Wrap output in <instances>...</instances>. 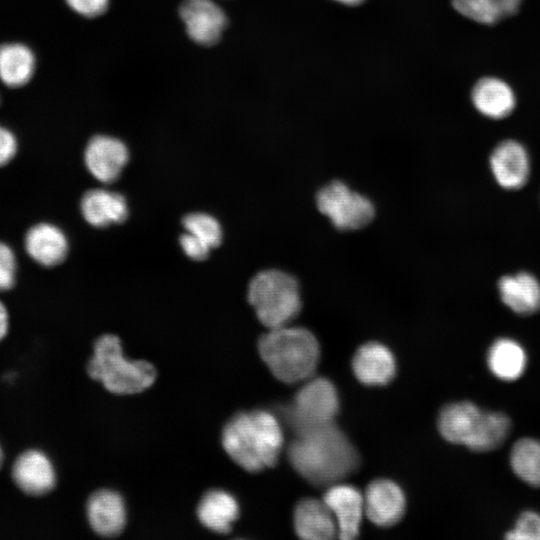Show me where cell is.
I'll return each mask as SVG.
<instances>
[{
  "label": "cell",
  "mask_w": 540,
  "mask_h": 540,
  "mask_svg": "<svg viewBox=\"0 0 540 540\" xmlns=\"http://www.w3.org/2000/svg\"><path fill=\"white\" fill-rule=\"evenodd\" d=\"M293 468L316 486H331L359 465V456L334 423L297 434L287 449Z\"/></svg>",
  "instance_id": "obj_1"
},
{
  "label": "cell",
  "mask_w": 540,
  "mask_h": 540,
  "mask_svg": "<svg viewBox=\"0 0 540 540\" xmlns=\"http://www.w3.org/2000/svg\"><path fill=\"white\" fill-rule=\"evenodd\" d=\"M221 441L236 464L256 473L277 463L284 439L277 418L259 409L235 414L224 426Z\"/></svg>",
  "instance_id": "obj_2"
},
{
  "label": "cell",
  "mask_w": 540,
  "mask_h": 540,
  "mask_svg": "<svg viewBox=\"0 0 540 540\" xmlns=\"http://www.w3.org/2000/svg\"><path fill=\"white\" fill-rule=\"evenodd\" d=\"M258 351L271 373L290 384L309 379L320 357L315 335L290 324L268 329L258 340Z\"/></svg>",
  "instance_id": "obj_3"
},
{
  "label": "cell",
  "mask_w": 540,
  "mask_h": 540,
  "mask_svg": "<svg viewBox=\"0 0 540 540\" xmlns=\"http://www.w3.org/2000/svg\"><path fill=\"white\" fill-rule=\"evenodd\" d=\"M437 425L445 440L476 452L498 448L511 429L510 419L504 413L483 411L467 401L443 407Z\"/></svg>",
  "instance_id": "obj_4"
},
{
  "label": "cell",
  "mask_w": 540,
  "mask_h": 540,
  "mask_svg": "<svg viewBox=\"0 0 540 540\" xmlns=\"http://www.w3.org/2000/svg\"><path fill=\"white\" fill-rule=\"evenodd\" d=\"M87 373L109 392L119 395L143 392L155 382L157 376L152 363L126 359L120 339L113 334L102 335L96 340Z\"/></svg>",
  "instance_id": "obj_5"
},
{
  "label": "cell",
  "mask_w": 540,
  "mask_h": 540,
  "mask_svg": "<svg viewBox=\"0 0 540 540\" xmlns=\"http://www.w3.org/2000/svg\"><path fill=\"white\" fill-rule=\"evenodd\" d=\"M247 299L258 320L268 329L289 325L301 310L296 278L279 269H266L251 279Z\"/></svg>",
  "instance_id": "obj_6"
},
{
  "label": "cell",
  "mask_w": 540,
  "mask_h": 540,
  "mask_svg": "<svg viewBox=\"0 0 540 540\" xmlns=\"http://www.w3.org/2000/svg\"><path fill=\"white\" fill-rule=\"evenodd\" d=\"M339 411L338 393L333 383L323 377L308 380L284 409L285 420L295 435L333 423Z\"/></svg>",
  "instance_id": "obj_7"
},
{
  "label": "cell",
  "mask_w": 540,
  "mask_h": 540,
  "mask_svg": "<svg viewBox=\"0 0 540 540\" xmlns=\"http://www.w3.org/2000/svg\"><path fill=\"white\" fill-rule=\"evenodd\" d=\"M316 204L318 210L340 230L363 228L375 215L374 205L369 198L338 180L317 192Z\"/></svg>",
  "instance_id": "obj_8"
},
{
  "label": "cell",
  "mask_w": 540,
  "mask_h": 540,
  "mask_svg": "<svg viewBox=\"0 0 540 540\" xmlns=\"http://www.w3.org/2000/svg\"><path fill=\"white\" fill-rule=\"evenodd\" d=\"M180 16L188 36L204 46L216 44L227 25L225 12L212 0H184Z\"/></svg>",
  "instance_id": "obj_9"
},
{
  "label": "cell",
  "mask_w": 540,
  "mask_h": 540,
  "mask_svg": "<svg viewBox=\"0 0 540 540\" xmlns=\"http://www.w3.org/2000/svg\"><path fill=\"white\" fill-rule=\"evenodd\" d=\"M129 158L126 145L108 135L92 137L85 149L84 161L88 171L100 182L115 181Z\"/></svg>",
  "instance_id": "obj_10"
},
{
  "label": "cell",
  "mask_w": 540,
  "mask_h": 540,
  "mask_svg": "<svg viewBox=\"0 0 540 540\" xmlns=\"http://www.w3.org/2000/svg\"><path fill=\"white\" fill-rule=\"evenodd\" d=\"M338 527V536L351 540L358 536L364 509V496L351 485L333 484L323 496Z\"/></svg>",
  "instance_id": "obj_11"
},
{
  "label": "cell",
  "mask_w": 540,
  "mask_h": 540,
  "mask_svg": "<svg viewBox=\"0 0 540 540\" xmlns=\"http://www.w3.org/2000/svg\"><path fill=\"white\" fill-rule=\"evenodd\" d=\"M405 495L398 484L388 479L372 481L364 494L365 514L381 527L396 524L404 515Z\"/></svg>",
  "instance_id": "obj_12"
},
{
  "label": "cell",
  "mask_w": 540,
  "mask_h": 540,
  "mask_svg": "<svg viewBox=\"0 0 540 540\" xmlns=\"http://www.w3.org/2000/svg\"><path fill=\"white\" fill-rule=\"evenodd\" d=\"M352 370L362 384L386 385L396 375V361L390 349L382 343L367 342L355 352Z\"/></svg>",
  "instance_id": "obj_13"
},
{
  "label": "cell",
  "mask_w": 540,
  "mask_h": 540,
  "mask_svg": "<svg viewBox=\"0 0 540 540\" xmlns=\"http://www.w3.org/2000/svg\"><path fill=\"white\" fill-rule=\"evenodd\" d=\"M92 530L103 537L119 535L126 524V509L122 496L110 489L92 493L86 505Z\"/></svg>",
  "instance_id": "obj_14"
},
{
  "label": "cell",
  "mask_w": 540,
  "mask_h": 540,
  "mask_svg": "<svg viewBox=\"0 0 540 540\" xmlns=\"http://www.w3.org/2000/svg\"><path fill=\"white\" fill-rule=\"evenodd\" d=\"M490 167L501 187L519 189L525 185L529 177L528 153L519 142L505 140L493 150L490 156Z\"/></svg>",
  "instance_id": "obj_15"
},
{
  "label": "cell",
  "mask_w": 540,
  "mask_h": 540,
  "mask_svg": "<svg viewBox=\"0 0 540 540\" xmlns=\"http://www.w3.org/2000/svg\"><path fill=\"white\" fill-rule=\"evenodd\" d=\"M24 248L28 256L44 267H54L63 262L68 254V240L56 225L40 222L30 227L24 236Z\"/></svg>",
  "instance_id": "obj_16"
},
{
  "label": "cell",
  "mask_w": 540,
  "mask_h": 540,
  "mask_svg": "<svg viewBox=\"0 0 540 540\" xmlns=\"http://www.w3.org/2000/svg\"><path fill=\"white\" fill-rule=\"evenodd\" d=\"M13 480L25 493L33 496L50 492L56 483L52 462L39 450H28L15 461L12 469Z\"/></svg>",
  "instance_id": "obj_17"
},
{
  "label": "cell",
  "mask_w": 540,
  "mask_h": 540,
  "mask_svg": "<svg viewBox=\"0 0 540 540\" xmlns=\"http://www.w3.org/2000/svg\"><path fill=\"white\" fill-rule=\"evenodd\" d=\"M293 521L295 532L302 539L326 540L338 534L336 520L323 500H300L295 506Z\"/></svg>",
  "instance_id": "obj_18"
},
{
  "label": "cell",
  "mask_w": 540,
  "mask_h": 540,
  "mask_svg": "<svg viewBox=\"0 0 540 540\" xmlns=\"http://www.w3.org/2000/svg\"><path fill=\"white\" fill-rule=\"evenodd\" d=\"M80 207L84 219L95 227L121 223L128 215L124 196L106 189L87 191L82 197Z\"/></svg>",
  "instance_id": "obj_19"
},
{
  "label": "cell",
  "mask_w": 540,
  "mask_h": 540,
  "mask_svg": "<svg viewBox=\"0 0 540 540\" xmlns=\"http://www.w3.org/2000/svg\"><path fill=\"white\" fill-rule=\"evenodd\" d=\"M498 288L503 303L515 313L531 315L540 309V283L532 274L506 275Z\"/></svg>",
  "instance_id": "obj_20"
},
{
  "label": "cell",
  "mask_w": 540,
  "mask_h": 540,
  "mask_svg": "<svg viewBox=\"0 0 540 540\" xmlns=\"http://www.w3.org/2000/svg\"><path fill=\"white\" fill-rule=\"evenodd\" d=\"M239 516V505L230 493L212 489L207 491L197 506V517L207 529L225 534Z\"/></svg>",
  "instance_id": "obj_21"
},
{
  "label": "cell",
  "mask_w": 540,
  "mask_h": 540,
  "mask_svg": "<svg viewBox=\"0 0 540 540\" xmlns=\"http://www.w3.org/2000/svg\"><path fill=\"white\" fill-rule=\"evenodd\" d=\"M36 70L33 50L21 42L0 45V81L9 88H20L30 82Z\"/></svg>",
  "instance_id": "obj_22"
},
{
  "label": "cell",
  "mask_w": 540,
  "mask_h": 540,
  "mask_svg": "<svg viewBox=\"0 0 540 540\" xmlns=\"http://www.w3.org/2000/svg\"><path fill=\"white\" fill-rule=\"evenodd\" d=\"M471 99L475 108L484 116L501 119L515 107V95L510 86L495 77H485L476 82Z\"/></svg>",
  "instance_id": "obj_23"
},
{
  "label": "cell",
  "mask_w": 540,
  "mask_h": 540,
  "mask_svg": "<svg viewBox=\"0 0 540 540\" xmlns=\"http://www.w3.org/2000/svg\"><path fill=\"white\" fill-rule=\"evenodd\" d=\"M488 365L499 379L512 381L524 372L527 357L523 347L509 338L496 340L488 351Z\"/></svg>",
  "instance_id": "obj_24"
},
{
  "label": "cell",
  "mask_w": 540,
  "mask_h": 540,
  "mask_svg": "<svg viewBox=\"0 0 540 540\" xmlns=\"http://www.w3.org/2000/svg\"><path fill=\"white\" fill-rule=\"evenodd\" d=\"M521 0H452L454 9L464 17L491 25L518 11Z\"/></svg>",
  "instance_id": "obj_25"
},
{
  "label": "cell",
  "mask_w": 540,
  "mask_h": 540,
  "mask_svg": "<svg viewBox=\"0 0 540 540\" xmlns=\"http://www.w3.org/2000/svg\"><path fill=\"white\" fill-rule=\"evenodd\" d=\"M510 463L515 474L527 484L540 487V441L522 438L512 447Z\"/></svg>",
  "instance_id": "obj_26"
},
{
  "label": "cell",
  "mask_w": 540,
  "mask_h": 540,
  "mask_svg": "<svg viewBox=\"0 0 540 540\" xmlns=\"http://www.w3.org/2000/svg\"><path fill=\"white\" fill-rule=\"evenodd\" d=\"M186 232L210 249L221 243L222 229L219 222L211 215L195 212L187 214L182 220Z\"/></svg>",
  "instance_id": "obj_27"
},
{
  "label": "cell",
  "mask_w": 540,
  "mask_h": 540,
  "mask_svg": "<svg viewBox=\"0 0 540 540\" xmlns=\"http://www.w3.org/2000/svg\"><path fill=\"white\" fill-rule=\"evenodd\" d=\"M505 537L513 540H540V515L533 511L523 512Z\"/></svg>",
  "instance_id": "obj_28"
},
{
  "label": "cell",
  "mask_w": 540,
  "mask_h": 540,
  "mask_svg": "<svg viewBox=\"0 0 540 540\" xmlns=\"http://www.w3.org/2000/svg\"><path fill=\"white\" fill-rule=\"evenodd\" d=\"M17 258L14 250L0 241V292L10 290L16 282Z\"/></svg>",
  "instance_id": "obj_29"
},
{
  "label": "cell",
  "mask_w": 540,
  "mask_h": 540,
  "mask_svg": "<svg viewBox=\"0 0 540 540\" xmlns=\"http://www.w3.org/2000/svg\"><path fill=\"white\" fill-rule=\"evenodd\" d=\"M65 2L74 12L87 18L102 15L109 5V0H65Z\"/></svg>",
  "instance_id": "obj_30"
},
{
  "label": "cell",
  "mask_w": 540,
  "mask_h": 540,
  "mask_svg": "<svg viewBox=\"0 0 540 540\" xmlns=\"http://www.w3.org/2000/svg\"><path fill=\"white\" fill-rule=\"evenodd\" d=\"M18 150L15 134L0 124V167L12 161Z\"/></svg>",
  "instance_id": "obj_31"
},
{
  "label": "cell",
  "mask_w": 540,
  "mask_h": 540,
  "mask_svg": "<svg viewBox=\"0 0 540 540\" xmlns=\"http://www.w3.org/2000/svg\"><path fill=\"white\" fill-rule=\"evenodd\" d=\"M179 241L184 253L193 260L200 261L206 259L211 250L187 232L180 236Z\"/></svg>",
  "instance_id": "obj_32"
},
{
  "label": "cell",
  "mask_w": 540,
  "mask_h": 540,
  "mask_svg": "<svg viewBox=\"0 0 540 540\" xmlns=\"http://www.w3.org/2000/svg\"><path fill=\"white\" fill-rule=\"evenodd\" d=\"M9 329V314L6 306L0 301V341L6 336Z\"/></svg>",
  "instance_id": "obj_33"
},
{
  "label": "cell",
  "mask_w": 540,
  "mask_h": 540,
  "mask_svg": "<svg viewBox=\"0 0 540 540\" xmlns=\"http://www.w3.org/2000/svg\"><path fill=\"white\" fill-rule=\"evenodd\" d=\"M337 3L347 5V6H356L361 4L364 0H334Z\"/></svg>",
  "instance_id": "obj_34"
},
{
  "label": "cell",
  "mask_w": 540,
  "mask_h": 540,
  "mask_svg": "<svg viewBox=\"0 0 540 540\" xmlns=\"http://www.w3.org/2000/svg\"><path fill=\"white\" fill-rule=\"evenodd\" d=\"M2 459H3V453H2V449L0 447V466H1V463H2Z\"/></svg>",
  "instance_id": "obj_35"
},
{
  "label": "cell",
  "mask_w": 540,
  "mask_h": 540,
  "mask_svg": "<svg viewBox=\"0 0 540 540\" xmlns=\"http://www.w3.org/2000/svg\"><path fill=\"white\" fill-rule=\"evenodd\" d=\"M1 100V99H0Z\"/></svg>",
  "instance_id": "obj_36"
}]
</instances>
